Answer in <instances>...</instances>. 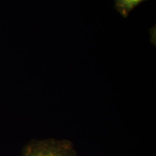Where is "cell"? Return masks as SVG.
Here are the masks:
<instances>
[{"label": "cell", "mask_w": 156, "mask_h": 156, "mask_svg": "<svg viewBox=\"0 0 156 156\" xmlns=\"http://www.w3.org/2000/svg\"><path fill=\"white\" fill-rule=\"evenodd\" d=\"M22 156H77V153L69 140L51 138L30 142L23 150Z\"/></svg>", "instance_id": "6da1fadb"}, {"label": "cell", "mask_w": 156, "mask_h": 156, "mask_svg": "<svg viewBox=\"0 0 156 156\" xmlns=\"http://www.w3.org/2000/svg\"><path fill=\"white\" fill-rule=\"evenodd\" d=\"M145 1L147 0H114V6L118 12L126 17L136 7Z\"/></svg>", "instance_id": "7a4b0ae2"}]
</instances>
